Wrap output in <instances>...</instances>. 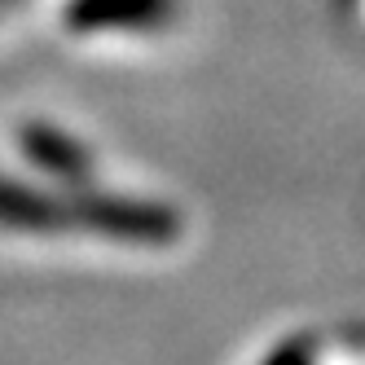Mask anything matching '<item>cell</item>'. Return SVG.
I'll return each mask as SVG.
<instances>
[{"mask_svg": "<svg viewBox=\"0 0 365 365\" xmlns=\"http://www.w3.org/2000/svg\"><path fill=\"white\" fill-rule=\"evenodd\" d=\"M180 229H185L180 212L159 198L84 185H71V194H62V233H88L115 247H172Z\"/></svg>", "mask_w": 365, "mask_h": 365, "instance_id": "cell-1", "label": "cell"}, {"mask_svg": "<svg viewBox=\"0 0 365 365\" xmlns=\"http://www.w3.org/2000/svg\"><path fill=\"white\" fill-rule=\"evenodd\" d=\"M0 229L53 238V233H62V194L0 176Z\"/></svg>", "mask_w": 365, "mask_h": 365, "instance_id": "cell-2", "label": "cell"}, {"mask_svg": "<svg viewBox=\"0 0 365 365\" xmlns=\"http://www.w3.org/2000/svg\"><path fill=\"white\" fill-rule=\"evenodd\" d=\"M22 154L36 163V172H44L48 180H62V185H84L93 172L88 150L75 137L58 133V128H44V123H31L22 133Z\"/></svg>", "mask_w": 365, "mask_h": 365, "instance_id": "cell-3", "label": "cell"}, {"mask_svg": "<svg viewBox=\"0 0 365 365\" xmlns=\"http://www.w3.org/2000/svg\"><path fill=\"white\" fill-rule=\"evenodd\" d=\"M259 365H326V334L317 330H295L259 356Z\"/></svg>", "mask_w": 365, "mask_h": 365, "instance_id": "cell-4", "label": "cell"}]
</instances>
